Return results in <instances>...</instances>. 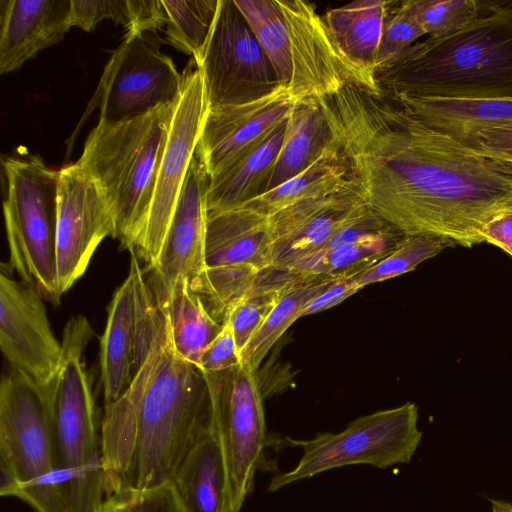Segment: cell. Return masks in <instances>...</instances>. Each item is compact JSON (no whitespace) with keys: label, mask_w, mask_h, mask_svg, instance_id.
Masks as SVG:
<instances>
[{"label":"cell","mask_w":512,"mask_h":512,"mask_svg":"<svg viewBox=\"0 0 512 512\" xmlns=\"http://www.w3.org/2000/svg\"><path fill=\"white\" fill-rule=\"evenodd\" d=\"M364 202L406 235L471 248L512 208V160L436 131L351 82L316 98Z\"/></svg>","instance_id":"6da1fadb"},{"label":"cell","mask_w":512,"mask_h":512,"mask_svg":"<svg viewBox=\"0 0 512 512\" xmlns=\"http://www.w3.org/2000/svg\"><path fill=\"white\" fill-rule=\"evenodd\" d=\"M214 427L205 374L175 351L166 317L165 335H157L127 390L104 408L107 499L167 484L188 452Z\"/></svg>","instance_id":"7a4b0ae2"},{"label":"cell","mask_w":512,"mask_h":512,"mask_svg":"<svg viewBox=\"0 0 512 512\" xmlns=\"http://www.w3.org/2000/svg\"><path fill=\"white\" fill-rule=\"evenodd\" d=\"M374 77L383 94L512 99V1H484L473 22L417 41Z\"/></svg>","instance_id":"3957f363"},{"label":"cell","mask_w":512,"mask_h":512,"mask_svg":"<svg viewBox=\"0 0 512 512\" xmlns=\"http://www.w3.org/2000/svg\"><path fill=\"white\" fill-rule=\"evenodd\" d=\"M175 102L122 122L99 121L76 162L105 200L122 248L135 249L144 233Z\"/></svg>","instance_id":"277c9868"},{"label":"cell","mask_w":512,"mask_h":512,"mask_svg":"<svg viewBox=\"0 0 512 512\" xmlns=\"http://www.w3.org/2000/svg\"><path fill=\"white\" fill-rule=\"evenodd\" d=\"M0 472L1 496L35 512H70V478L57 459L53 381L40 386L11 369L3 374Z\"/></svg>","instance_id":"5b68a950"},{"label":"cell","mask_w":512,"mask_h":512,"mask_svg":"<svg viewBox=\"0 0 512 512\" xmlns=\"http://www.w3.org/2000/svg\"><path fill=\"white\" fill-rule=\"evenodd\" d=\"M92 336L84 316L69 319L61 343V365L53 380L57 459L70 478V512H101L107 500L101 432L82 360Z\"/></svg>","instance_id":"8992f818"},{"label":"cell","mask_w":512,"mask_h":512,"mask_svg":"<svg viewBox=\"0 0 512 512\" xmlns=\"http://www.w3.org/2000/svg\"><path fill=\"white\" fill-rule=\"evenodd\" d=\"M3 214L9 267L39 293L59 303L56 271L58 170L38 155L5 157Z\"/></svg>","instance_id":"52a82bcc"},{"label":"cell","mask_w":512,"mask_h":512,"mask_svg":"<svg viewBox=\"0 0 512 512\" xmlns=\"http://www.w3.org/2000/svg\"><path fill=\"white\" fill-rule=\"evenodd\" d=\"M415 403L376 411L359 417L338 433H318L309 440L285 438L299 446L302 457L294 469L272 477L269 492L322 472L349 465L367 464L385 469L412 460L422 440Z\"/></svg>","instance_id":"ba28073f"},{"label":"cell","mask_w":512,"mask_h":512,"mask_svg":"<svg viewBox=\"0 0 512 512\" xmlns=\"http://www.w3.org/2000/svg\"><path fill=\"white\" fill-rule=\"evenodd\" d=\"M204 374L226 464L224 512H239L253 491L257 471L266 465L269 436L262 390L256 371L244 361L224 371Z\"/></svg>","instance_id":"9c48e42d"},{"label":"cell","mask_w":512,"mask_h":512,"mask_svg":"<svg viewBox=\"0 0 512 512\" xmlns=\"http://www.w3.org/2000/svg\"><path fill=\"white\" fill-rule=\"evenodd\" d=\"M207 108L261 99L282 84L234 0H219L214 26L198 63Z\"/></svg>","instance_id":"30bf717a"},{"label":"cell","mask_w":512,"mask_h":512,"mask_svg":"<svg viewBox=\"0 0 512 512\" xmlns=\"http://www.w3.org/2000/svg\"><path fill=\"white\" fill-rule=\"evenodd\" d=\"M159 40L155 32L124 35L106 64L91 102L100 108L99 121H126L177 99L182 74L161 52Z\"/></svg>","instance_id":"8fae6325"},{"label":"cell","mask_w":512,"mask_h":512,"mask_svg":"<svg viewBox=\"0 0 512 512\" xmlns=\"http://www.w3.org/2000/svg\"><path fill=\"white\" fill-rule=\"evenodd\" d=\"M190 61L182 73L168 138L158 170L148 221L135 248L148 269L157 261L191 161L195 156L207 111L201 72Z\"/></svg>","instance_id":"7c38bea8"},{"label":"cell","mask_w":512,"mask_h":512,"mask_svg":"<svg viewBox=\"0 0 512 512\" xmlns=\"http://www.w3.org/2000/svg\"><path fill=\"white\" fill-rule=\"evenodd\" d=\"M109 208L77 163L58 170L57 289L61 297L84 274L99 244L114 238Z\"/></svg>","instance_id":"4fadbf2b"},{"label":"cell","mask_w":512,"mask_h":512,"mask_svg":"<svg viewBox=\"0 0 512 512\" xmlns=\"http://www.w3.org/2000/svg\"><path fill=\"white\" fill-rule=\"evenodd\" d=\"M0 348L10 369L45 386L56 377L62 344L54 336L37 288L0 275Z\"/></svg>","instance_id":"5bb4252c"},{"label":"cell","mask_w":512,"mask_h":512,"mask_svg":"<svg viewBox=\"0 0 512 512\" xmlns=\"http://www.w3.org/2000/svg\"><path fill=\"white\" fill-rule=\"evenodd\" d=\"M209 175L193 157L156 263L150 288L156 303L162 301L178 278L195 292L206 271V193Z\"/></svg>","instance_id":"9a60e30c"},{"label":"cell","mask_w":512,"mask_h":512,"mask_svg":"<svg viewBox=\"0 0 512 512\" xmlns=\"http://www.w3.org/2000/svg\"><path fill=\"white\" fill-rule=\"evenodd\" d=\"M288 28L293 76L289 92L298 101L326 96L347 82L361 80L341 53L313 4L277 0Z\"/></svg>","instance_id":"2e32d148"},{"label":"cell","mask_w":512,"mask_h":512,"mask_svg":"<svg viewBox=\"0 0 512 512\" xmlns=\"http://www.w3.org/2000/svg\"><path fill=\"white\" fill-rule=\"evenodd\" d=\"M296 101L281 85L256 101L207 108L195 155L209 177L285 121Z\"/></svg>","instance_id":"e0dca14e"},{"label":"cell","mask_w":512,"mask_h":512,"mask_svg":"<svg viewBox=\"0 0 512 512\" xmlns=\"http://www.w3.org/2000/svg\"><path fill=\"white\" fill-rule=\"evenodd\" d=\"M363 203L352 183L336 193L295 203L269 216L271 267L288 269L319 251Z\"/></svg>","instance_id":"ac0fdd59"},{"label":"cell","mask_w":512,"mask_h":512,"mask_svg":"<svg viewBox=\"0 0 512 512\" xmlns=\"http://www.w3.org/2000/svg\"><path fill=\"white\" fill-rule=\"evenodd\" d=\"M129 251V273L113 295L100 341L105 406L118 400L132 382L139 320L145 301L152 292L135 249Z\"/></svg>","instance_id":"d6986e66"},{"label":"cell","mask_w":512,"mask_h":512,"mask_svg":"<svg viewBox=\"0 0 512 512\" xmlns=\"http://www.w3.org/2000/svg\"><path fill=\"white\" fill-rule=\"evenodd\" d=\"M71 0L0 2V73L20 69L42 50L62 41L72 27Z\"/></svg>","instance_id":"ffe728a7"},{"label":"cell","mask_w":512,"mask_h":512,"mask_svg":"<svg viewBox=\"0 0 512 512\" xmlns=\"http://www.w3.org/2000/svg\"><path fill=\"white\" fill-rule=\"evenodd\" d=\"M206 268L272 266L269 217L247 208L207 215Z\"/></svg>","instance_id":"44dd1931"},{"label":"cell","mask_w":512,"mask_h":512,"mask_svg":"<svg viewBox=\"0 0 512 512\" xmlns=\"http://www.w3.org/2000/svg\"><path fill=\"white\" fill-rule=\"evenodd\" d=\"M390 2L359 0L330 9L325 23L334 42L357 72L362 88L381 93L375 81L379 46Z\"/></svg>","instance_id":"7402d4cb"},{"label":"cell","mask_w":512,"mask_h":512,"mask_svg":"<svg viewBox=\"0 0 512 512\" xmlns=\"http://www.w3.org/2000/svg\"><path fill=\"white\" fill-rule=\"evenodd\" d=\"M287 119L245 153L210 176L207 215L239 208L265 193L286 131Z\"/></svg>","instance_id":"603a6c76"},{"label":"cell","mask_w":512,"mask_h":512,"mask_svg":"<svg viewBox=\"0 0 512 512\" xmlns=\"http://www.w3.org/2000/svg\"><path fill=\"white\" fill-rule=\"evenodd\" d=\"M383 95L426 126L456 140L480 130L512 123V99L420 97L403 93Z\"/></svg>","instance_id":"cb8c5ba5"},{"label":"cell","mask_w":512,"mask_h":512,"mask_svg":"<svg viewBox=\"0 0 512 512\" xmlns=\"http://www.w3.org/2000/svg\"><path fill=\"white\" fill-rule=\"evenodd\" d=\"M168 483L186 512H224L227 471L216 426L193 446Z\"/></svg>","instance_id":"d4e9b609"},{"label":"cell","mask_w":512,"mask_h":512,"mask_svg":"<svg viewBox=\"0 0 512 512\" xmlns=\"http://www.w3.org/2000/svg\"><path fill=\"white\" fill-rule=\"evenodd\" d=\"M332 142V132L316 99L296 101L265 192L306 170Z\"/></svg>","instance_id":"484cf974"},{"label":"cell","mask_w":512,"mask_h":512,"mask_svg":"<svg viewBox=\"0 0 512 512\" xmlns=\"http://www.w3.org/2000/svg\"><path fill=\"white\" fill-rule=\"evenodd\" d=\"M352 183L348 161L333 138L310 167L241 207L269 217L295 203L336 193Z\"/></svg>","instance_id":"4316f807"},{"label":"cell","mask_w":512,"mask_h":512,"mask_svg":"<svg viewBox=\"0 0 512 512\" xmlns=\"http://www.w3.org/2000/svg\"><path fill=\"white\" fill-rule=\"evenodd\" d=\"M290 270V269H289ZM336 278L290 270L273 308L242 351V361L257 371L270 349L300 318L304 306Z\"/></svg>","instance_id":"83f0119b"},{"label":"cell","mask_w":512,"mask_h":512,"mask_svg":"<svg viewBox=\"0 0 512 512\" xmlns=\"http://www.w3.org/2000/svg\"><path fill=\"white\" fill-rule=\"evenodd\" d=\"M157 305L168 319L175 351L198 366L202 352L220 333L224 323L209 313L200 296L191 291L182 277Z\"/></svg>","instance_id":"f1b7e54d"},{"label":"cell","mask_w":512,"mask_h":512,"mask_svg":"<svg viewBox=\"0 0 512 512\" xmlns=\"http://www.w3.org/2000/svg\"><path fill=\"white\" fill-rule=\"evenodd\" d=\"M264 49L280 83L288 88L293 76L290 39L277 0H234Z\"/></svg>","instance_id":"f546056e"},{"label":"cell","mask_w":512,"mask_h":512,"mask_svg":"<svg viewBox=\"0 0 512 512\" xmlns=\"http://www.w3.org/2000/svg\"><path fill=\"white\" fill-rule=\"evenodd\" d=\"M167 12L166 40L198 63L216 19L219 0H162Z\"/></svg>","instance_id":"4dcf8cb0"},{"label":"cell","mask_w":512,"mask_h":512,"mask_svg":"<svg viewBox=\"0 0 512 512\" xmlns=\"http://www.w3.org/2000/svg\"><path fill=\"white\" fill-rule=\"evenodd\" d=\"M405 237L399 234L317 252L288 269L331 278L355 276L388 255Z\"/></svg>","instance_id":"1f68e13d"},{"label":"cell","mask_w":512,"mask_h":512,"mask_svg":"<svg viewBox=\"0 0 512 512\" xmlns=\"http://www.w3.org/2000/svg\"><path fill=\"white\" fill-rule=\"evenodd\" d=\"M455 244L445 238L415 234L406 235L400 244L380 261L355 275L359 287L382 282L413 271L420 263Z\"/></svg>","instance_id":"d6a6232c"},{"label":"cell","mask_w":512,"mask_h":512,"mask_svg":"<svg viewBox=\"0 0 512 512\" xmlns=\"http://www.w3.org/2000/svg\"><path fill=\"white\" fill-rule=\"evenodd\" d=\"M425 35L439 38L467 26L483 11L484 1L476 0H406Z\"/></svg>","instance_id":"836d02e7"},{"label":"cell","mask_w":512,"mask_h":512,"mask_svg":"<svg viewBox=\"0 0 512 512\" xmlns=\"http://www.w3.org/2000/svg\"><path fill=\"white\" fill-rule=\"evenodd\" d=\"M391 5L392 2L384 24L375 71L394 60L425 35L405 1L397 3L394 7Z\"/></svg>","instance_id":"e575fe53"},{"label":"cell","mask_w":512,"mask_h":512,"mask_svg":"<svg viewBox=\"0 0 512 512\" xmlns=\"http://www.w3.org/2000/svg\"><path fill=\"white\" fill-rule=\"evenodd\" d=\"M72 26L90 32L104 19L121 24L125 30L130 26L128 0H71Z\"/></svg>","instance_id":"d590c367"},{"label":"cell","mask_w":512,"mask_h":512,"mask_svg":"<svg viewBox=\"0 0 512 512\" xmlns=\"http://www.w3.org/2000/svg\"><path fill=\"white\" fill-rule=\"evenodd\" d=\"M241 362L232 328L229 322L225 321L220 333L202 352L198 367L204 373H213L233 368Z\"/></svg>","instance_id":"8d00e7d4"},{"label":"cell","mask_w":512,"mask_h":512,"mask_svg":"<svg viewBox=\"0 0 512 512\" xmlns=\"http://www.w3.org/2000/svg\"><path fill=\"white\" fill-rule=\"evenodd\" d=\"M120 512H186L169 483L147 491L122 493Z\"/></svg>","instance_id":"74e56055"},{"label":"cell","mask_w":512,"mask_h":512,"mask_svg":"<svg viewBox=\"0 0 512 512\" xmlns=\"http://www.w3.org/2000/svg\"><path fill=\"white\" fill-rule=\"evenodd\" d=\"M130 26L125 34L155 32L167 24V12L162 0H128Z\"/></svg>","instance_id":"f35d334b"},{"label":"cell","mask_w":512,"mask_h":512,"mask_svg":"<svg viewBox=\"0 0 512 512\" xmlns=\"http://www.w3.org/2000/svg\"><path fill=\"white\" fill-rule=\"evenodd\" d=\"M458 141L472 148L512 160V123L480 130Z\"/></svg>","instance_id":"ab89813d"},{"label":"cell","mask_w":512,"mask_h":512,"mask_svg":"<svg viewBox=\"0 0 512 512\" xmlns=\"http://www.w3.org/2000/svg\"><path fill=\"white\" fill-rule=\"evenodd\" d=\"M360 289L355 276L336 278L304 306L300 312V318L336 306Z\"/></svg>","instance_id":"60d3db41"},{"label":"cell","mask_w":512,"mask_h":512,"mask_svg":"<svg viewBox=\"0 0 512 512\" xmlns=\"http://www.w3.org/2000/svg\"><path fill=\"white\" fill-rule=\"evenodd\" d=\"M483 243L496 246L512 257V208L493 217L483 229Z\"/></svg>","instance_id":"b9f144b4"},{"label":"cell","mask_w":512,"mask_h":512,"mask_svg":"<svg viewBox=\"0 0 512 512\" xmlns=\"http://www.w3.org/2000/svg\"><path fill=\"white\" fill-rule=\"evenodd\" d=\"M492 512H512V502L502 499H489Z\"/></svg>","instance_id":"7bdbcfd3"},{"label":"cell","mask_w":512,"mask_h":512,"mask_svg":"<svg viewBox=\"0 0 512 512\" xmlns=\"http://www.w3.org/2000/svg\"><path fill=\"white\" fill-rule=\"evenodd\" d=\"M121 503L118 497L108 498L101 512H120Z\"/></svg>","instance_id":"ee69618b"}]
</instances>
